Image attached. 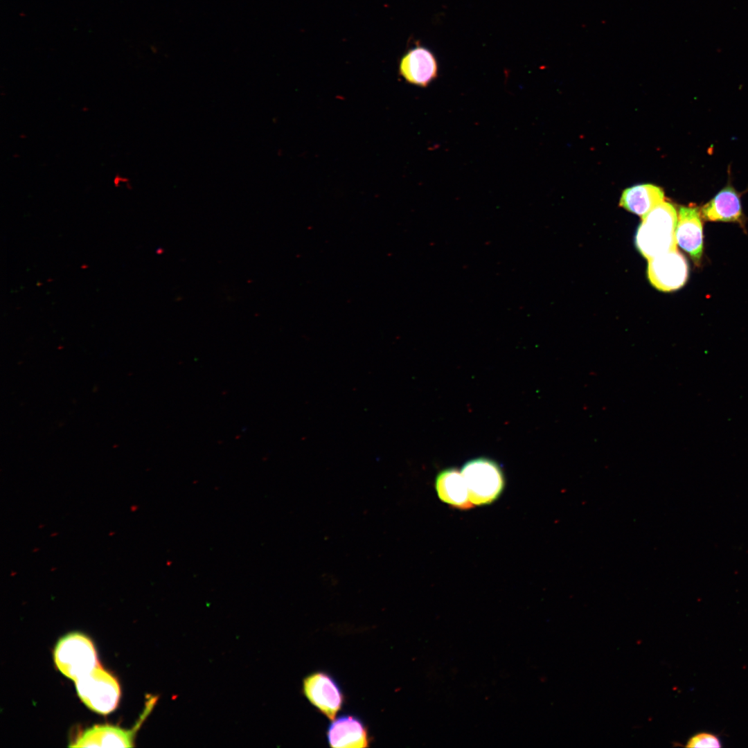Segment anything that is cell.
I'll use <instances>...</instances> for the list:
<instances>
[{"label": "cell", "mask_w": 748, "mask_h": 748, "mask_svg": "<svg viewBox=\"0 0 748 748\" xmlns=\"http://www.w3.org/2000/svg\"><path fill=\"white\" fill-rule=\"evenodd\" d=\"M642 219L636 235V245L645 258L650 260L677 249V214L673 204L663 201Z\"/></svg>", "instance_id": "1"}, {"label": "cell", "mask_w": 748, "mask_h": 748, "mask_svg": "<svg viewBox=\"0 0 748 748\" xmlns=\"http://www.w3.org/2000/svg\"><path fill=\"white\" fill-rule=\"evenodd\" d=\"M473 505L490 504L496 500L504 486V479L498 464L486 458L465 463L461 470Z\"/></svg>", "instance_id": "2"}, {"label": "cell", "mask_w": 748, "mask_h": 748, "mask_svg": "<svg viewBox=\"0 0 748 748\" xmlns=\"http://www.w3.org/2000/svg\"><path fill=\"white\" fill-rule=\"evenodd\" d=\"M54 659L59 670L74 681L99 664L91 641L78 632L70 633L57 642Z\"/></svg>", "instance_id": "3"}, {"label": "cell", "mask_w": 748, "mask_h": 748, "mask_svg": "<svg viewBox=\"0 0 748 748\" xmlns=\"http://www.w3.org/2000/svg\"><path fill=\"white\" fill-rule=\"evenodd\" d=\"M75 682L79 697L90 709L107 714L117 706L121 696L118 682L100 664Z\"/></svg>", "instance_id": "4"}, {"label": "cell", "mask_w": 748, "mask_h": 748, "mask_svg": "<svg viewBox=\"0 0 748 748\" xmlns=\"http://www.w3.org/2000/svg\"><path fill=\"white\" fill-rule=\"evenodd\" d=\"M303 690L314 707L329 720H335L343 706L344 697L332 676L322 671L312 673L303 679Z\"/></svg>", "instance_id": "5"}, {"label": "cell", "mask_w": 748, "mask_h": 748, "mask_svg": "<svg viewBox=\"0 0 748 748\" xmlns=\"http://www.w3.org/2000/svg\"><path fill=\"white\" fill-rule=\"evenodd\" d=\"M648 276L651 284L662 292H672L686 282L688 266L685 257L676 249L650 260Z\"/></svg>", "instance_id": "6"}, {"label": "cell", "mask_w": 748, "mask_h": 748, "mask_svg": "<svg viewBox=\"0 0 748 748\" xmlns=\"http://www.w3.org/2000/svg\"><path fill=\"white\" fill-rule=\"evenodd\" d=\"M398 72L407 83L427 87L438 77V62L430 50L416 46L409 49L400 57Z\"/></svg>", "instance_id": "7"}, {"label": "cell", "mask_w": 748, "mask_h": 748, "mask_svg": "<svg viewBox=\"0 0 748 748\" xmlns=\"http://www.w3.org/2000/svg\"><path fill=\"white\" fill-rule=\"evenodd\" d=\"M675 238L680 248L690 256L695 265L700 266L703 253V230L700 211L692 206L679 208Z\"/></svg>", "instance_id": "8"}, {"label": "cell", "mask_w": 748, "mask_h": 748, "mask_svg": "<svg viewBox=\"0 0 748 748\" xmlns=\"http://www.w3.org/2000/svg\"><path fill=\"white\" fill-rule=\"evenodd\" d=\"M327 737L330 746L335 748L367 747L371 741L364 722L350 715L333 720L328 729Z\"/></svg>", "instance_id": "9"}, {"label": "cell", "mask_w": 748, "mask_h": 748, "mask_svg": "<svg viewBox=\"0 0 748 748\" xmlns=\"http://www.w3.org/2000/svg\"><path fill=\"white\" fill-rule=\"evenodd\" d=\"M700 213L702 218L706 221L736 222L745 227L740 196L730 185L723 188L704 204Z\"/></svg>", "instance_id": "10"}, {"label": "cell", "mask_w": 748, "mask_h": 748, "mask_svg": "<svg viewBox=\"0 0 748 748\" xmlns=\"http://www.w3.org/2000/svg\"><path fill=\"white\" fill-rule=\"evenodd\" d=\"M140 723L134 729L125 730L109 725L94 726L86 730L69 747H132L135 732Z\"/></svg>", "instance_id": "11"}, {"label": "cell", "mask_w": 748, "mask_h": 748, "mask_svg": "<svg viewBox=\"0 0 748 748\" xmlns=\"http://www.w3.org/2000/svg\"><path fill=\"white\" fill-rule=\"evenodd\" d=\"M435 486L438 496L443 502L463 510L472 508L465 479L456 468L441 471L436 479Z\"/></svg>", "instance_id": "12"}, {"label": "cell", "mask_w": 748, "mask_h": 748, "mask_svg": "<svg viewBox=\"0 0 748 748\" xmlns=\"http://www.w3.org/2000/svg\"><path fill=\"white\" fill-rule=\"evenodd\" d=\"M663 201L664 193L661 188L650 184H638L623 190L620 206L643 218Z\"/></svg>", "instance_id": "13"}, {"label": "cell", "mask_w": 748, "mask_h": 748, "mask_svg": "<svg viewBox=\"0 0 748 748\" xmlns=\"http://www.w3.org/2000/svg\"><path fill=\"white\" fill-rule=\"evenodd\" d=\"M687 747H722V745L719 737L713 733L700 732L693 736L687 742Z\"/></svg>", "instance_id": "14"}]
</instances>
